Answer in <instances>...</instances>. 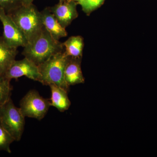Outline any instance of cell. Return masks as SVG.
Returning a JSON list of instances; mask_svg holds the SVG:
<instances>
[{
  "instance_id": "ac0fdd59",
  "label": "cell",
  "mask_w": 157,
  "mask_h": 157,
  "mask_svg": "<svg viewBox=\"0 0 157 157\" xmlns=\"http://www.w3.org/2000/svg\"><path fill=\"white\" fill-rule=\"evenodd\" d=\"M21 5H24V6H28L33 4V2L34 0H20Z\"/></svg>"
},
{
  "instance_id": "2e32d148",
  "label": "cell",
  "mask_w": 157,
  "mask_h": 157,
  "mask_svg": "<svg viewBox=\"0 0 157 157\" xmlns=\"http://www.w3.org/2000/svg\"><path fill=\"white\" fill-rule=\"evenodd\" d=\"M14 141L13 137L0 124V151H4L11 153L10 145Z\"/></svg>"
},
{
  "instance_id": "ba28073f",
  "label": "cell",
  "mask_w": 157,
  "mask_h": 157,
  "mask_svg": "<svg viewBox=\"0 0 157 157\" xmlns=\"http://www.w3.org/2000/svg\"><path fill=\"white\" fill-rule=\"evenodd\" d=\"M77 5L78 3L74 0L59 1L55 6L49 7V9L60 24L66 29L78 17Z\"/></svg>"
},
{
  "instance_id": "e0dca14e",
  "label": "cell",
  "mask_w": 157,
  "mask_h": 157,
  "mask_svg": "<svg viewBox=\"0 0 157 157\" xmlns=\"http://www.w3.org/2000/svg\"><path fill=\"white\" fill-rule=\"evenodd\" d=\"M21 5L20 0H0V8L7 13Z\"/></svg>"
},
{
  "instance_id": "9c48e42d",
  "label": "cell",
  "mask_w": 157,
  "mask_h": 157,
  "mask_svg": "<svg viewBox=\"0 0 157 157\" xmlns=\"http://www.w3.org/2000/svg\"><path fill=\"white\" fill-rule=\"evenodd\" d=\"M82 58L68 56L65 67L64 78L66 84L71 86L84 83L85 78L82 71Z\"/></svg>"
},
{
  "instance_id": "8fae6325",
  "label": "cell",
  "mask_w": 157,
  "mask_h": 157,
  "mask_svg": "<svg viewBox=\"0 0 157 157\" xmlns=\"http://www.w3.org/2000/svg\"><path fill=\"white\" fill-rule=\"evenodd\" d=\"M49 86L51 91V97L49 100L51 106L56 107L60 112L67 110L71 105L67 91L56 85L51 84Z\"/></svg>"
},
{
  "instance_id": "277c9868",
  "label": "cell",
  "mask_w": 157,
  "mask_h": 157,
  "mask_svg": "<svg viewBox=\"0 0 157 157\" xmlns=\"http://www.w3.org/2000/svg\"><path fill=\"white\" fill-rule=\"evenodd\" d=\"M25 118L11 98L0 107V124L15 141H19L22 137L25 124Z\"/></svg>"
},
{
  "instance_id": "8992f818",
  "label": "cell",
  "mask_w": 157,
  "mask_h": 157,
  "mask_svg": "<svg viewBox=\"0 0 157 157\" xmlns=\"http://www.w3.org/2000/svg\"><path fill=\"white\" fill-rule=\"evenodd\" d=\"M0 21L3 27L2 37L5 42L11 47H24L27 41L11 16L0 8Z\"/></svg>"
},
{
  "instance_id": "7a4b0ae2",
  "label": "cell",
  "mask_w": 157,
  "mask_h": 157,
  "mask_svg": "<svg viewBox=\"0 0 157 157\" xmlns=\"http://www.w3.org/2000/svg\"><path fill=\"white\" fill-rule=\"evenodd\" d=\"M7 14L22 32L27 43L36 36L44 26L40 11L33 4L21 5Z\"/></svg>"
},
{
  "instance_id": "4fadbf2b",
  "label": "cell",
  "mask_w": 157,
  "mask_h": 157,
  "mask_svg": "<svg viewBox=\"0 0 157 157\" xmlns=\"http://www.w3.org/2000/svg\"><path fill=\"white\" fill-rule=\"evenodd\" d=\"M63 44L64 47L65 53L68 56L82 58L84 44L83 38L81 36L70 37Z\"/></svg>"
},
{
  "instance_id": "d6986e66",
  "label": "cell",
  "mask_w": 157,
  "mask_h": 157,
  "mask_svg": "<svg viewBox=\"0 0 157 157\" xmlns=\"http://www.w3.org/2000/svg\"><path fill=\"white\" fill-rule=\"evenodd\" d=\"M69 1V0H59V1Z\"/></svg>"
},
{
  "instance_id": "3957f363",
  "label": "cell",
  "mask_w": 157,
  "mask_h": 157,
  "mask_svg": "<svg viewBox=\"0 0 157 157\" xmlns=\"http://www.w3.org/2000/svg\"><path fill=\"white\" fill-rule=\"evenodd\" d=\"M68 57L64 50L54 55L38 66L41 75L40 82L44 85H56L69 92L70 87L66 84L64 78L65 69Z\"/></svg>"
},
{
  "instance_id": "5bb4252c",
  "label": "cell",
  "mask_w": 157,
  "mask_h": 157,
  "mask_svg": "<svg viewBox=\"0 0 157 157\" xmlns=\"http://www.w3.org/2000/svg\"><path fill=\"white\" fill-rule=\"evenodd\" d=\"M10 81L4 75H0V107L11 98L12 88Z\"/></svg>"
},
{
  "instance_id": "5b68a950",
  "label": "cell",
  "mask_w": 157,
  "mask_h": 157,
  "mask_svg": "<svg viewBox=\"0 0 157 157\" xmlns=\"http://www.w3.org/2000/svg\"><path fill=\"white\" fill-rule=\"evenodd\" d=\"M50 100L40 96L36 90H31L27 93L20 103V109L25 117L42 119L50 107Z\"/></svg>"
},
{
  "instance_id": "6da1fadb",
  "label": "cell",
  "mask_w": 157,
  "mask_h": 157,
  "mask_svg": "<svg viewBox=\"0 0 157 157\" xmlns=\"http://www.w3.org/2000/svg\"><path fill=\"white\" fill-rule=\"evenodd\" d=\"M64 50L63 43L53 38L43 26L36 36L24 47L22 54L38 66Z\"/></svg>"
},
{
  "instance_id": "9a60e30c",
  "label": "cell",
  "mask_w": 157,
  "mask_h": 157,
  "mask_svg": "<svg viewBox=\"0 0 157 157\" xmlns=\"http://www.w3.org/2000/svg\"><path fill=\"white\" fill-rule=\"evenodd\" d=\"M81 6L82 11L87 15L100 8L105 0H74Z\"/></svg>"
},
{
  "instance_id": "7c38bea8",
  "label": "cell",
  "mask_w": 157,
  "mask_h": 157,
  "mask_svg": "<svg viewBox=\"0 0 157 157\" xmlns=\"http://www.w3.org/2000/svg\"><path fill=\"white\" fill-rule=\"evenodd\" d=\"M17 53V48L9 46L0 36V75H5Z\"/></svg>"
},
{
  "instance_id": "30bf717a",
  "label": "cell",
  "mask_w": 157,
  "mask_h": 157,
  "mask_svg": "<svg viewBox=\"0 0 157 157\" xmlns=\"http://www.w3.org/2000/svg\"><path fill=\"white\" fill-rule=\"evenodd\" d=\"M43 25L56 40L67 36V33L66 29L62 26L56 17L51 12L49 7L40 11Z\"/></svg>"
},
{
  "instance_id": "52a82bcc",
  "label": "cell",
  "mask_w": 157,
  "mask_h": 157,
  "mask_svg": "<svg viewBox=\"0 0 157 157\" xmlns=\"http://www.w3.org/2000/svg\"><path fill=\"white\" fill-rule=\"evenodd\" d=\"M4 76L11 80L13 78L17 79L23 76L39 82L41 80V75L38 66L25 57L19 60H15Z\"/></svg>"
}]
</instances>
